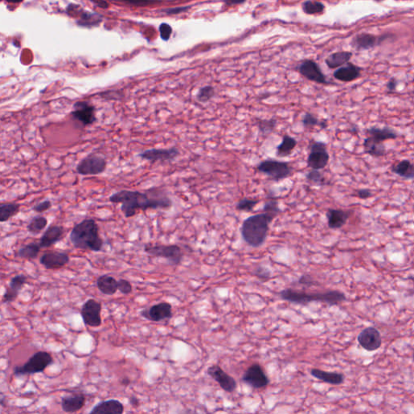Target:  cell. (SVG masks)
<instances>
[{"label":"cell","instance_id":"22","mask_svg":"<svg viewBox=\"0 0 414 414\" xmlns=\"http://www.w3.org/2000/svg\"><path fill=\"white\" fill-rule=\"evenodd\" d=\"M86 402V397L82 393H74L62 397L61 406L63 412L73 414L82 410Z\"/></svg>","mask_w":414,"mask_h":414},{"label":"cell","instance_id":"51","mask_svg":"<svg viewBox=\"0 0 414 414\" xmlns=\"http://www.w3.org/2000/svg\"><path fill=\"white\" fill-rule=\"evenodd\" d=\"M123 1L130 3V4L136 5V6H141V5L143 6V5L149 4L151 2H153V1H150V0H123Z\"/></svg>","mask_w":414,"mask_h":414},{"label":"cell","instance_id":"23","mask_svg":"<svg viewBox=\"0 0 414 414\" xmlns=\"http://www.w3.org/2000/svg\"><path fill=\"white\" fill-rule=\"evenodd\" d=\"M365 134L366 136L372 138L376 141L380 142H384L388 140L397 139L399 137L397 131L388 126L383 128L371 126L365 130Z\"/></svg>","mask_w":414,"mask_h":414},{"label":"cell","instance_id":"42","mask_svg":"<svg viewBox=\"0 0 414 414\" xmlns=\"http://www.w3.org/2000/svg\"><path fill=\"white\" fill-rule=\"evenodd\" d=\"M302 123L304 127H315L317 125L320 126L321 121L312 113H306L302 118Z\"/></svg>","mask_w":414,"mask_h":414},{"label":"cell","instance_id":"34","mask_svg":"<svg viewBox=\"0 0 414 414\" xmlns=\"http://www.w3.org/2000/svg\"><path fill=\"white\" fill-rule=\"evenodd\" d=\"M47 224H48V220L46 217L36 216L29 222V224L27 226V229L29 233L38 235L46 228Z\"/></svg>","mask_w":414,"mask_h":414},{"label":"cell","instance_id":"3","mask_svg":"<svg viewBox=\"0 0 414 414\" xmlns=\"http://www.w3.org/2000/svg\"><path fill=\"white\" fill-rule=\"evenodd\" d=\"M70 241L78 249L101 252L104 241L100 236L99 226L93 219H85L75 225L70 231Z\"/></svg>","mask_w":414,"mask_h":414},{"label":"cell","instance_id":"48","mask_svg":"<svg viewBox=\"0 0 414 414\" xmlns=\"http://www.w3.org/2000/svg\"><path fill=\"white\" fill-rule=\"evenodd\" d=\"M256 275L261 279H268L270 277V270L265 267H258L256 270Z\"/></svg>","mask_w":414,"mask_h":414},{"label":"cell","instance_id":"54","mask_svg":"<svg viewBox=\"0 0 414 414\" xmlns=\"http://www.w3.org/2000/svg\"><path fill=\"white\" fill-rule=\"evenodd\" d=\"M92 2H94L95 4L97 5L98 7H102V8H107L108 7V2H105L104 0H91Z\"/></svg>","mask_w":414,"mask_h":414},{"label":"cell","instance_id":"52","mask_svg":"<svg viewBox=\"0 0 414 414\" xmlns=\"http://www.w3.org/2000/svg\"><path fill=\"white\" fill-rule=\"evenodd\" d=\"M188 8L189 7H177V8H173V9L167 10L166 12L168 14H177V13H180V12H185Z\"/></svg>","mask_w":414,"mask_h":414},{"label":"cell","instance_id":"55","mask_svg":"<svg viewBox=\"0 0 414 414\" xmlns=\"http://www.w3.org/2000/svg\"><path fill=\"white\" fill-rule=\"evenodd\" d=\"M243 2H244V0H225V2L227 5L239 4Z\"/></svg>","mask_w":414,"mask_h":414},{"label":"cell","instance_id":"6","mask_svg":"<svg viewBox=\"0 0 414 414\" xmlns=\"http://www.w3.org/2000/svg\"><path fill=\"white\" fill-rule=\"evenodd\" d=\"M257 171L264 174L271 181L278 182L292 176L294 168L289 162L269 159L259 163Z\"/></svg>","mask_w":414,"mask_h":414},{"label":"cell","instance_id":"32","mask_svg":"<svg viewBox=\"0 0 414 414\" xmlns=\"http://www.w3.org/2000/svg\"><path fill=\"white\" fill-rule=\"evenodd\" d=\"M20 205L18 203H1L0 205V222L4 223L17 215L19 212Z\"/></svg>","mask_w":414,"mask_h":414},{"label":"cell","instance_id":"30","mask_svg":"<svg viewBox=\"0 0 414 414\" xmlns=\"http://www.w3.org/2000/svg\"><path fill=\"white\" fill-rule=\"evenodd\" d=\"M298 142L294 138L286 135L282 137V142L277 147V156L279 158H286L292 154L294 148L296 147Z\"/></svg>","mask_w":414,"mask_h":414},{"label":"cell","instance_id":"25","mask_svg":"<svg viewBox=\"0 0 414 414\" xmlns=\"http://www.w3.org/2000/svg\"><path fill=\"white\" fill-rule=\"evenodd\" d=\"M363 152L374 158H381L388 154L387 147L383 142L376 141L368 136L363 141Z\"/></svg>","mask_w":414,"mask_h":414},{"label":"cell","instance_id":"28","mask_svg":"<svg viewBox=\"0 0 414 414\" xmlns=\"http://www.w3.org/2000/svg\"><path fill=\"white\" fill-rule=\"evenodd\" d=\"M97 286L100 292L105 295H113L118 291V280L109 275L100 276L97 280Z\"/></svg>","mask_w":414,"mask_h":414},{"label":"cell","instance_id":"17","mask_svg":"<svg viewBox=\"0 0 414 414\" xmlns=\"http://www.w3.org/2000/svg\"><path fill=\"white\" fill-rule=\"evenodd\" d=\"M207 373L219 383L220 388L226 393H233L237 387L236 380L226 374L220 366L214 365L207 370Z\"/></svg>","mask_w":414,"mask_h":414},{"label":"cell","instance_id":"56","mask_svg":"<svg viewBox=\"0 0 414 414\" xmlns=\"http://www.w3.org/2000/svg\"><path fill=\"white\" fill-rule=\"evenodd\" d=\"M130 379L127 378V377H125V378H123L122 380H121V383L124 386H127L130 384Z\"/></svg>","mask_w":414,"mask_h":414},{"label":"cell","instance_id":"1","mask_svg":"<svg viewBox=\"0 0 414 414\" xmlns=\"http://www.w3.org/2000/svg\"><path fill=\"white\" fill-rule=\"evenodd\" d=\"M108 200L121 203V209L125 218H131L141 209H168L172 207V201L164 191L153 188L142 193L139 191L121 190L113 193Z\"/></svg>","mask_w":414,"mask_h":414},{"label":"cell","instance_id":"40","mask_svg":"<svg viewBox=\"0 0 414 414\" xmlns=\"http://www.w3.org/2000/svg\"><path fill=\"white\" fill-rule=\"evenodd\" d=\"M262 210L264 212H270L277 215L282 212V209H280L279 205H278L277 198H268V200L265 203Z\"/></svg>","mask_w":414,"mask_h":414},{"label":"cell","instance_id":"53","mask_svg":"<svg viewBox=\"0 0 414 414\" xmlns=\"http://www.w3.org/2000/svg\"><path fill=\"white\" fill-rule=\"evenodd\" d=\"M130 404L133 407L138 408L139 406L140 401L135 396H131L130 397Z\"/></svg>","mask_w":414,"mask_h":414},{"label":"cell","instance_id":"24","mask_svg":"<svg viewBox=\"0 0 414 414\" xmlns=\"http://www.w3.org/2000/svg\"><path fill=\"white\" fill-rule=\"evenodd\" d=\"M123 413L124 405L121 401L115 399L98 403L90 411V414H122Z\"/></svg>","mask_w":414,"mask_h":414},{"label":"cell","instance_id":"49","mask_svg":"<svg viewBox=\"0 0 414 414\" xmlns=\"http://www.w3.org/2000/svg\"><path fill=\"white\" fill-rule=\"evenodd\" d=\"M299 282L300 284L302 285H306V286H315L316 284V282L314 281V280L309 276V275H303L300 278H299Z\"/></svg>","mask_w":414,"mask_h":414},{"label":"cell","instance_id":"39","mask_svg":"<svg viewBox=\"0 0 414 414\" xmlns=\"http://www.w3.org/2000/svg\"><path fill=\"white\" fill-rule=\"evenodd\" d=\"M258 203H259V200L243 198L239 201L236 204V208L239 211L252 212Z\"/></svg>","mask_w":414,"mask_h":414},{"label":"cell","instance_id":"43","mask_svg":"<svg viewBox=\"0 0 414 414\" xmlns=\"http://www.w3.org/2000/svg\"><path fill=\"white\" fill-rule=\"evenodd\" d=\"M118 291L121 294L127 295V294H130L132 292V285H131V283L128 280H118Z\"/></svg>","mask_w":414,"mask_h":414},{"label":"cell","instance_id":"33","mask_svg":"<svg viewBox=\"0 0 414 414\" xmlns=\"http://www.w3.org/2000/svg\"><path fill=\"white\" fill-rule=\"evenodd\" d=\"M352 54L349 52H339V53H333L330 55L326 59V64L329 68H339L341 66L344 65L351 58Z\"/></svg>","mask_w":414,"mask_h":414},{"label":"cell","instance_id":"57","mask_svg":"<svg viewBox=\"0 0 414 414\" xmlns=\"http://www.w3.org/2000/svg\"><path fill=\"white\" fill-rule=\"evenodd\" d=\"M4 399L5 396H1V400H0V403H1V406H2V407L4 406Z\"/></svg>","mask_w":414,"mask_h":414},{"label":"cell","instance_id":"4","mask_svg":"<svg viewBox=\"0 0 414 414\" xmlns=\"http://www.w3.org/2000/svg\"><path fill=\"white\" fill-rule=\"evenodd\" d=\"M280 296L282 299L290 303L304 305L311 302H322L332 306L346 300L345 294L339 291H328L323 293H306L293 289H285L281 292Z\"/></svg>","mask_w":414,"mask_h":414},{"label":"cell","instance_id":"37","mask_svg":"<svg viewBox=\"0 0 414 414\" xmlns=\"http://www.w3.org/2000/svg\"><path fill=\"white\" fill-rule=\"evenodd\" d=\"M377 39L370 34H362L354 39V46L357 48L366 49L371 48L376 45Z\"/></svg>","mask_w":414,"mask_h":414},{"label":"cell","instance_id":"29","mask_svg":"<svg viewBox=\"0 0 414 414\" xmlns=\"http://www.w3.org/2000/svg\"><path fill=\"white\" fill-rule=\"evenodd\" d=\"M361 75V69L353 64H348L335 71V79L342 82H351L357 80Z\"/></svg>","mask_w":414,"mask_h":414},{"label":"cell","instance_id":"8","mask_svg":"<svg viewBox=\"0 0 414 414\" xmlns=\"http://www.w3.org/2000/svg\"><path fill=\"white\" fill-rule=\"evenodd\" d=\"M329 159L326 143L321 141H313L307 159L308 167L315 170H322L327 167Z\"/></svg>","mask_w":414,"mask_h":414},{"label":"cell","instance_id":"2","mask_svg":"<svg viewBox=\"0 0 414 414\" xmlns=\"http://www.w3.org/2000/svg\"><path fill=\"white\" fill-rule=\"evenodd\" d=\"M277 214L264 212L248 217L241 225V233L243 241L253 248L265 243L270 231V224Z\"/></svg>","mask_w":414,"mask_h":414},{"label":"cell","instance_id":"46","mask_svg":"<svg viewBox=\"0 0 414 414\" xmlns=\"http://www.w3.org/2000/svg\"><path fill=\"white\" fill-rule=\"evenodd\" d=\"M172 31V29L171 26L169 25V24H162L160 26H159V32H160V36H161V38L164 41H168L169 38H170V36H171Z\"/></svg>","mask_w":414,"mask_h":414},{"label":"cell","instance_id":"44","mask_svg":"<svg viewBox=\"0 0 414 414\" xmlns=\"http://www.w3.org/2000/svg\"><path fill=\"white\" fill-rule=\"evenodd\" d=\"M354 195L361 200H367L373 197L374 193L370 189H359L354 191Z\"/></svg>","mask_w":414,"mask_h":414},{"label":"cell","instance_id":"13","mask_svg":"<svg viewBox=\"0 0 414 414\" xmlns=\"http://www.w3.org/2000/svg\"><path fill=\"white\" fill-rule=\"evenodd\" d=\"M140 315L152 322H160L172 317V307L167 302H161L140 311Z\"/></svg>","mask_w":414,"mask_h":414},{"label":"cell","instance_id":"5","mask_svg":"<svg viewBox=\"0 0 414 414\" xmlns=\"http://www.w3.org/2000/svg\"><path fill=\"white\" fill-rule=\"evenodd\" d=\"M53 363V357L46 351H38L33 354L21 366H15L13 374L17 377L42 373Z\"/></svg>","mask_w":414,"mask_h":414},{"label":"cell","instance_id":"7","mask_svg":"<svg viewBox=\"0 0 414 414\" xmlns=\"http://www.w3.org/2000/svg\"><path fill=\"white\" fill-rule=\"evenodd\" d=\"M144 252L155 258H165L172 265H180L184 256L181 247L176 244L147 243L144 246Z\"/></svg>","mask_w":414,"mask_h":414},{"label":"cell","instance_id":"35","mask_svg":"<svg viewBox=\"0 0 414 414\" xmlns=\"http://www.w3.org/2000/svg\"><path fill=\"white\" fill-rule=\"evenodd\" d=\"M277 122V120L275 118L270 119H258L257 121V125L261 135H269L275 131Z\"/></svg>","mask_w":414,"mask_h":414},{"label":"cell","instance_id":"41","mask_svg":"<svg viewBox=\"0 0 414 414\" xmlns=\"http://www.w3.org/2000/svg\"><path fill=\"white\" fill-rule=\"evenodd\" d=\"M304 12L308 14H315V13H320L324 10V5L321 2H313V1H308L304 3Z\"/></svg>","mask_w":414,"mask_h":414},{"label":"cell","instance_id":"47","mask_svg":"<svg viewBox=\"0 0 414 414\" xmlns=\"http://www.w3.org/2000/svg\"><path fill=\"white\" fill-rule=\"evenodd\" d=\"M99 96L102 97V98L107 100H119L122 98V95L118 93V92H116V91H108V92L99 94Z\"/></svg>","mask_w":414,"mask_h":414},{"label":"cell","instance_id":"38","mask_svg":"<svg viewBox=\"0 0 414 414\" xmlns=\"http://www.w3.org/2000/svg\"><path fill=\"white\" fill-rule=\"evenodd\" d=\"M215 96V90L209 85L201 87L197 94V100L200 103H207Z\"/></svg>","mask_w":414,"mask_h":414},{"label":"cell","instance_id":"11","mask_svg":"<svg viewBox=\"0 0 414 414\" xmlns=\"http://www.w3.org/2000/svg\"><path fill=\"white\" fill-rule=\"evenodd\" d=\"M102 305L93 299H87L83 304L80 314L85 325L88 327L97 328L102 325Z\"/></svg>","mask_w":414,"mask_h":414},{"label":"cell","instance_id":"19","mask_svg":"<svg viewBox=\"0 0 414 414\" xmlns=\"http://www.w3.org/2000/svg\"><path fill=\"white\" fill-rule=\"evenodd\" d=\"M353 214H354V210L352 209L330 208L326 212L328 226L332 230L342 228L346 224Z\"/></svg>","mask_w":414,"mask_h":414},{"label":"cell","instance_id":"31","mask_svg":"<svg viewBox=\"0 0 414 414\" xmlns=\"http://www.w3.org/2000/svg\"><path fill=\"white\" fill-rule=\"evenodd\" d=\"M41 248L39 243H29L19 248V250L16 253V256L17 258H22V259L34 260L38 257Z\"/></svg>","mask_w":414,"mask_h":414},{"label":"cell","instance_id":"9","mask_svg":"<svg viewBox=\"0 0 414 414\" xmlns=\"http://www.w3.org/2000/svg\"><path fill=\"white\" fill-rule=\"evenodd\" d=\"M96 112L97 108L89 102L79 101L74 104L73 110L70 112V116L73 120L76 121L85 127L97 122Z\"/></svg>","mask_w":414,"mask_h":414},{"label":"cell","instance_id":"60","mask_svg":"<svg viewBox=\"0 0 414 414\" xmlns=\"http://www.w3.org/2000/svg\"><path fill=\"white\" fill-rule=\"evenodd\" d=\"M377 1H380V0H377Z\"/></svg>","mask_w":414,"mask_h":414},{"label":"cell","instance_id":"58","mask_svg":"<svg viewBox=\"0 0 414 414\" xmlns=\"http://www.w3.org/2000/svg\"><path fill=\"white\" fill-rule=\"evenodd\" d=\"M7 2H15V3H16V2H22V1H23V0H7Z\"/></svg>","mask_w":414,"mask_h":414},{"label":"cell","instance_id":"59","mask_svg":"<svg viewBox=\"0 0 414 414\" xmlns=\"http://www.w3.org/2000/svg\"></svg>","mask_w":414,"mask_h":414},{"label":"cell","instance_id":"20","mask_svg":"<svg viewBox=\"0 0 414 414\" xmlns=\"http://www.w3.org/2000/svg\"><path fill=\"white\" fill-rule=\"evenodd\" d=\"M299 72L308 80L320 85H328L327 80L316 63L312 61H306L299 68Z\"/></svg>","mask_w":414,"mask_h":414},{"label":"cell","instance_id":"50","mask_svg":"<svg viewBox=\"0 0 414 414\" xmlns=\"http://www.w3.org/2000/svg\"><path fill=\"white\" fill-rule=\"evenodd\" d=\"M398 81L395 78H392L387 84V89L389 92H394L397 88Z\"/></svg>","mask_w":414,"mask_h":414},{"label":"cell","instance_id":"14","mask_svg":"<svg viewBox=\"0 0 414 414\" xmlns=\"http://www.w3.org/2000/svg\"><path fill=\"white\" fill-rule=\"evenodd\" d=\"M242 380L256 389L265 388L270 383V380L260 364H253L243 376Z\"/></svg>","mask_w":414,"mask_h":414},{"label":"cell","instance_id":"36","mask_svg":"<svg viewBox=\"0 0 414 414\" xmlns=\"http://www.w3.org/2000/svg\"><path fill=\"white\" fill-rule=\"evenodd\" d=\"M306 179L312 186H325L329 184L325 175L320 170L315 169H311L309 173L307 174Z\"/></svg>","mask_w":414,"mask_h":414},{"label":"cell","instance_id":"45","mask_svg":"<svg viewBox=\"0 0 414 414\" xmlns=\"http://www.w3.org/2000/svg\"><path fill=\"white\" fill-rule=\"evenodd\" d=\"M52 207V203L50 200H45L41 203H37L36 205L33 207V210L36 213H44L51 209Z\"/></svg>","mask_w":414,"mask_h":414},{"label":"cell","instance_id":"10","mask_svg":"<svg viewBox=\"0 0 414 414\" xmlns=\"http://www.w3.org/2000/svg\"><path fill=\"white\" fill-rule=\"evenodd\" d=\"M107 168V161L98 155H90L78 164L76 172L82 176H96L103 173Z\"/></svg>","mask_w":414,"mask_h":414},{"label":"cell","instance_id":"18","mask_svg":"<svg viewBox=\"0 0 414 414\" xmlns=\"http://www.w3.org/2000/svg\"><path fill=\"white\" fill-rule=\"evenodd\" d=\"M28 277L26 275L20 274L12 277L6 292L2 295V301L3 304H10L14 302L19 296V293L24 286L26 285Z\"/></svg>","mask_w":414,"mask_h":414},{"label":"cell","instance_id":"27","mask_svg":"<svg viewBox=\"0 0 414 414\" xmlns=\"http://www.w3.org/2000/svg\"><path fill=\"white\" fill-rule=\"evenodd\" d=\"M310 375L313 377L320 380V381L332 384V385H340L344 383L345 381V376L343 374L328 372V371H322L320 369H312L310 371Z\"/></svg>","mask_w":414,"mask_h":414},{"label":"cell","instance_id":"16","mask_svg":"<svg viewBox=\"0 0 414 414\" xmlns=\"http://www.w3.org/2000/svg\"><path fill=\"white\" fill-rule=\"evenodd\" d=\"M70 262V256L64 252L49 251L40 258V264L46 270H59Z\"/></svg>","mask_w":414,"mask_h":414},{"label":"cell","instance_id":"15","mask_svg":"<svg viewBox=\"0 0 414 414\" xmlns=\"http://www.w3.org/2000/svg\"><path fill=\"white\" fill-rule=\"evenodd\" d=\"M358 342L365 350L369 352L376 351L382 345V337L380 332L374 327L364 328L359 336Z\"/></svg>","mask_w":414,"mask_h":414},{"label":"cell","instance_id":"26","mask_svg":"<svg viewBox=\"0 0 414 414\" xmlns=\"http://www.w3.org/2000/svg\"><path fill=\"white\" fill-rule=\"evenodd\" d=\"M391 171L404 180H414V164L409 159H402L393 164Z\"/></svg>","mask_w":414,"mask_h":414},{"label":"cell","instance_id":"12","mask_svg":"<svg viewBox=\"0 0 414 414\" xmlns=\"http://www.w3.org/2000/svg\"><path fill=\"white\" fill-rule=\"evenodd\" d=\"M180 151L176 147L171 148H152L140 152L138 156L141 159L151 162L152 164L157 162H171L180 155Z\"/></svg>","mask_w":414,"mask_h":414},{"label":"cell","instance_id":"21","mask_svg":"<svg viewBox=\"0 0 414 414\" xmlns=\"http://www.w3.org/2000/svg\"><path fill=\"white\" fill-rule=\"evenodd\" d=\"M64 236V227L60 225H51L46 229L39 241L41 248H51L62 241Z\"/></svg>","mask_w":414,"mask_h":414}]
</instances>
